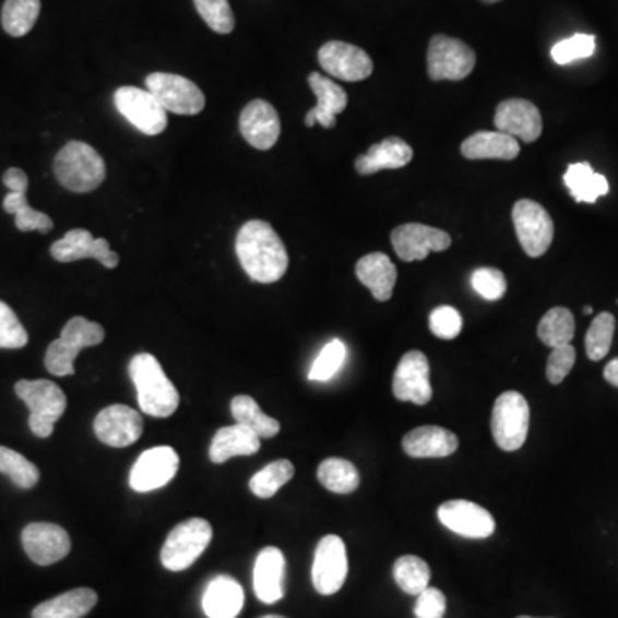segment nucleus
Masks as SVG:
<instances>
[{"instance_id":"f257e3e1","label":"nucleus","mask_w":618,"mask_h":618,"mask_svg":"<svg viewBox=\"0 0 618 618\" xmlns=\"http://www.w3.org/2000/svg\"><path fill=\"white\" fill-rule=\"evenodd\" d=\"M236 254L249 278L260 284L281 281L289 269L287 249L269 222H246L237 233Z\"/></svg>"},{"instance_id":"f03ea898","label":"nucleus","mask_w":618,"mask_h":618,"mask_svg":"<svg viewBox=\"0 0 618 618\" xmlns=\"http://www.w3.org/2000/svg\"><path fill=\"white\" fill-rule=\"evenodd\" d=\"M129 375L138 392L141 411L153 418H169L179 407L177 392L153 354H136L129 363Z\"/></svg>"},{"instance_id":"7ed1b4c3","label":"nucleus","mask_w":618,"mask_h":618,"mask_svg":"<svg viewBox=\"0 0 618 618\" xmlns=\"http://www.w3.org/2000/svg\"><path fill=\"white\" fill-rule=\"evenodd\" d=\"M57 181L73 193H92L105 181L104 158L83 141H69L54 161Z\"/></svg>"},{"instance_id":"20e7f679","label":"nucleus","mask_w":618,"mask_h":618,"mask_svg":"<svg viewBox=\"0 0 618 618\" xmlns=\"http://www.w3.org/2000/svg\"><path fill=\"white\" fill-rule=\"evenodd\" d=\"M105 338L100 323L90 322L85 317H74L66 323L61 337L50 344L45 354V368L56 377L74 375L78 354L86 347L98 346Z\"/></svg>"},{"instance_id":"39448f33","label":"nucleus","mask_w":618,"mask_h":618,"mask_svg":"<svg viewBox=\"0 0 618 618\" xmlns=\"http://www.w3.org/2000/svg\"><path fill=\"white\" fill-rule=\"evenodd\" d=\"M17 397L29 409V430L38 438H49L54 426L68 407V399L61 387L49 380H21L14 387Z\"/></svg>"},{"instance_id":"423d86ee","label":"nucleus","mask_w":618,"mask_h":618,"mask_svg":"<svg viewBox=\"0 0 618 618\" xmlns=\"http://www.w3.org/2000/svg\"><path fill=\"white\" fill-rule=\"evenodd\" d=\"M213 531L205 519H189L170 531L162 546L161 560L165 569L181 572L205 554Z\"/></svg>"},{"instance_id":"0eeeda50","label":"nucleus","mask_w":618,"mask_h":618,"mask_svg":"<svg viewBox=\"0 0 618 618\" xmlns=\"http://www.w3.org/2000/svg\"><path fill=\"white\" fill-rule=\"evenodd\" d=\"M530 404L519 392H506L495 401L491 433L506 452H515L526 443L530 431Z\"/></svg>"},{"instance_id":"6e6552de","label":"nucleus","mask_w":618,"mask_h":618,"mask_svg":"<svg viewBox=\"0 0 618 618\" xmlns=\"http://www.w3.org/2000/svg\"><path fill=\"white\" fill-rule=\"evenodd\" d=\"M114 104L126 121L146 136H157L167 129V110L148 90L122 86L114 95Z\"/></svg>"},{"instance_id":"1a4fd4ad","label":"nucleus","mask_w":618,"mask_h":618,"mask_svg":"<svg viewBox=\"0 0 618 618\" xmlns=\"http://www.w3.org/2000/svg\"><path fill=\"white\" fill-rule=\"evenodd\" d=\"M146 90L167 112L197 116L205 109V95L193 81L179 74L153 73L146 76Z\"/></svg>"},{"instance_id":"9d476101","label":"nucleus","mask_w":618,"mask_h":618,"mask_svg":"<svg viewBox=\"0 0 618 618\" xmlns=\"http://www.w3.org/2000/svg\"><path fill=\"white\" fill-rule=\"evenodd\" d=\"M515 234L527 257L538 258L550 249L554 242V221L539 203L519 200L512 210Z\"/></svg>"},{"instance_id":"9b49d317","label":"nucleus","mask_w":618,"mask_h":618,"mask_svg":"<svg viewBox=\"0 0 618 618\" xmlns=\"http://www.w3.org/2000/svg\"><path fill=\"white\" fill-rule=\"evenodd\" d=\"M476 54L457 38L435 35L428 47V74L433 81H462L473 73Z\"/></svg>"},{"instance_id":"f8f14e48","label":"nucleus","mask_w":618,"mask_h":618,"mask_svg":"<svg viewBox=\"0 0 618 618\" xmlns=\"http://www.w3.org/2000/svg\"><path fill=\"white\" fill-rule=\"evenodd\" d=\"M347 550L346 543L335 534H326L318 543L314 550L311 581L314 590L323 596H330L341 591L347 579Z\"/></svg>"},{"instance_id":"ddd939ff","label":"nucleus","mask_w":618,"mask_h":618,"mask_svg":"<svg viewBox=\"0 0 618 618\" xmlns=\"http://www.w3.org/2000/svg\"><path fill=\"white\" fill-rule=\"evenodd\" d=\"M179 471V455L173 447H155L146 450L134 462L129 474V485L138 494H148L169 485Z\"/></svg>"},{"instance_id":"4468645a","label":"nucleus","mask_w":618,"mask_h":618,"mask_svg":"<svg viewBox=\"0 0 618 618\" xmlns=\"http://www.w3.org/2000/svg\"><path fill=\"white\" fill-rule=\"evenodd\" d=\"M2 182L9 189V193L4 198V210L14 215V224L21 233H29V230H38V233L47 234L54 229L52 218L47 213L38 212L29 206L26 200V191H28V176L25 170L8 169L2 176Z\"/></svg>"},{"instance_id":"2eb2a0df","label":"nucleus","mask_w":618,"mask_h":618,"mask_svg":"<svg viewBox=\"0 0 618 618\" xmlns=\"http://www.w3.org/2000/svg\"><path fill=\"white\" fill-rule=\"evenodd\" d=\"M392 390L397 401L425 406L431 401L430 363L421 350H409L395 368Z\"/></svg>"},{"instance_id":"dca6fc26","label":"nucleus","mask_w":618,"mask_h":618,"mask_svg":"<svg viewBox=\"0 0 618 618\" xmlns=\"http://www.w3.org/2000/svg\"><path fill=\"white\" fill-rule=\"evenodd\" d=\"M438 519L447 530L462 538L486 539L495 533L494 515L470 500H450L438 507Z\"/></svg>"},{"instance_id":"f3484780","label":"nucleus","mask_w":618,"mask_h":618,"mask_svg":"<svg viewBox=\"0 0 618 618\" xmlns=\"http://www.w3.org/2000/svg\"><path fill=\"white\" fill-rule=\"evenodd\" d=\"M452 245V237L445 230L430 225L404 224L392 230V246L402 261H421L430 253H442Z\"/></svg>"},{"instance_id":"a211bd4d","label":"nucleus","mask_w":618,"mask_h":618,"mask_svg":"<svg viewBox=\"0 0 618 618\" xmlns=\"http://www.w3.org/2000/svg\"><path fill=\"white\" fill-rule=\"evenodd\" d=\"M318 62L330 76L349 83L366 80L373 73L371 57L356 45L346 41H329L323 45L318 52Z\"/></svg>"},{"instance_id":"6ab92c4d","label":"nucleus","mask_w":618,"mask_h":618,"mask_svg":"<svg viewBox=\"0 0 618 618\" xmlns=\"http://www.w3.org/2000/svg\"><path fill=\"white\" fill-rule=\"evenodd\" d=\"M21 542L37 566L61 562L71 551V538L64 527L50 522H32L23 530Z\"/></svg>"},{"instance_id":"aec40b11","label":"nucleus","mask_w":618,"mask_h":618,"mask_svg":"<svg viewBox=\"0 0 618 618\" xmlns=\"http://www.w3.org/2000/svg\"><path fill=\"white\" fill-rule=\"evenodd\" d=\"M93 430L105 445L124 449L140 440L143 418L131 407L114 404L98 413Z\"/></svg>"},{"instance_id":"412c9836","label":"nucleus","mask_w":618,"mask_h":618,"mask_svg":"<svg viewBox=\"0 0 618 618\" xmlns=\"http://www.w3.org/2000/svg\"><path fill=\"white\" fill-rule=\"evenodd\" d=\"M50 254L54 260L61 261V263H73L83 258H93V260L100 261L105 269H116L119 265V254L114 253L109 241L104 237L95 239L86 229L69 230L62 239L54 242Z\"/></svg>"},{"instance_id":"4be33fe9","label":"nucleus","mask_w":618,"mask_h":618,"mask_svg":"<svg viewBox=\"0 0 618 618\" xmlns=\"http://www.w3.org/2000/svg\"><path fill=\"white\" fill-rule=\"evenodd\" d=\"M495 128L524 143H533L542 136L543 121L538 107L530 100L509 98L498 105L495 112Z\"/></svg>"},{"instance_id":"5701e85b","label":"nucleus","mask_w":618,"mask_h":618,"mask_svg":"<svg viewBox=\"0 0 618 618\" xmlns=\"http://www.w3.org/2000/svg\"><path fill=\"white\" fill-rule=\"evenodd\" d=\"M239 129L249 145L266 152L275 146L281 136V119L272 104L265 100H253L242 109Z\"/></svg>"},{"instance_id":"b1692460","label":"nucleus","mask_w":618,"mask_h":618,"mask_svg":"<svg viewBox=\"0 0 618 618\" xmlns=\"http://www.w3.org/2000/svg\"><path fill=\"white\" fill-rule=\"evenodd\" d=\"M308 83L317 95L318 102L317 107L306 114V126L313 128L314 124H320L325 129L335 128V122H337L335 117L344 112L347 107L346 90L320 73L309 74Z\"/></svg>"},{"instance_id":"393cba45","label":"nucleus","mask_w":618,"mask_h":618,"mask_svg":"<svg viewBox=\"0 0 618 618\" xmlns=\"http://www.w3.org/2000/svg\"><path fill=\"white\" fill-rule=\"evenodd\" d=\"M285 557L275 546H269L258 554L253 570L254 594L266 605L284 598Z\"/></svg>"},{"instance_id":"a878e982","label":"nucleus","mask_w":618,"mask_h":618,"mask_svg":"<svg viewBox=\"0 0 618 618\" xmlns=\"http://www.w3.org/2000/svg\"><path fill=\"white\" fill-rule=\"evenodd\" d=\"M402 449L409 457H449L459 449V438L442 426H419L402 440Z\"/></svg>"},{"instance_id":"bb28decb","label":"nucleus","mask_w":618,"mask_h":618,"mask_svg":"<svg viewBox=\"0 0 618 618\" xmlns=\"http://www.w3.org/2000/svg\"><path fill=\"white\" fill-rule=\"evenodd\" d=\"M414 152L406 141L401 138L392 136L383 140L378 145L370 146V150L356 158L354 167L356 173L361 176H371V174L380 173V170L402 169L411 164Z\"/></svg>"},{"instance_id":"cd10ccee","label":"nucleus","mask_w":618,"mask_h":618,"mask_svg":"<svg viewBox=\"0 0 618 618\" xmlns=\"http://www.w3.org/2000/svg\"><path fill=\"white\" fill-rule=\"evenodd\" d=\"M245 606V591L236 579L218 575L203 594V611L209 618H236Z\"/></svg>"},{"instance_id":"c85d7f7f","label":"nucleus","mask_w":618,"mask_h":618,"mask_svg":"<svg viewBox=\"0 0 618 618\" xmlns=\"http://www.w3.org/2000/svg\"><path fill=\"white\" fill-rule=\"evenodd\" d=\"M356 277L371 290L377 301L385 302L394 294L397 269L387 254H366L356 265Z\"/></svg>"},{"instance_id":"c756f323","label":"nucleus","mask_w":618,"mask_h":618,"mask_svg":"<svg viewBox=\"0 0 618 618\" xmlns=\"http://www.w3.org/2000/svg\"><path fill=\"white\" fill-rule=\"evenodd\" d=\"M461 152L470 161H514L521 153L515 138L500 131H479L462 143Z\"/></svg>"},{"instance_id":"7c9ffc66","label":"nucleus","mask_w":618,"mask_h":618,"mask_svg":"<svg viewBox=\"0 0 618 618\" xmlns=\"http://www.w3.org/2000/svg\"><path fill=\"white\" fill-rule=\"evenodd\" d=\"M261 449V438L246 426H225L213 437L210 461L224 464L237 455H253Z\"/></svg>"},{"instance_id":"2f4dec72","label":"nucleus","mask_w":618,"mask_h":618,"mask_svg":"<svg viewBox=\"0 0 618 618\" xmlns=\"http://www.w3.org/2000/svg\"><path fill=\"white\" fill-rule=\"evenodd\" d=\"M97 602L98 594L95 591L78 587L40 603L32 615L33 618H83L95 608Z\"/></svg>"},{"instance_id":"473e14b6","label":"nucleus","mask_w":618,"mask_h":618,"mask_svg":"<svg viewBox=\"0 0 618 618\" xmlns=\"http://www.w3.org/2000/svg\"><path fill=\"white\" fill-rule=\"evenodd\" d=\"M563 182L569 188L570 197L578 203H594L610 191L606 177L594 173L593 167L584 162L569 165Z\"/></svg>"},{"instance_id":"72a5a7b5","label":"nucleus","mask_w":618,"mask_h":618,"mask_svg":"<svg viewBox=\"0 0 618 618\" xmlns=\"http://www.w3.org/2000/svg\"><path fill=\"white\" fill-rule=\"evenodd\" d=\"M234 419L237 425L246 426L260 438H273L281 431V423L270 418L249 395H237L230 402Z\"/></svg>"},{"instance_id":"f704fd0d","label":"nucleus","mask_w":618,"mask_h":618,"mask_svg":"<svg viewBox=\"0 0 618 618\" xmlns=\"http://www.w3.org/2000/svg\"><path fill=\"white\" fill-rule=\"evenodd\" d=\"M318 482L332 494L349 495L358 490L359 473L347 459L330 457L318 467Z\"/></svg>"},{"instance_id":"c9c22d12","label":"nucleus","mask_w":618,"mask_h":618,"mask_svg":"<svg viewBox=\"0 0 618 618\" xmlns=\"http://www.w3.org/2000/svg\"><path fill=\"white\" fill-rule=\"evenodd\" d=\"M40 0H5L2 28L14 38L25 37L40 16Z\"/></svg>"},{"instance_id":"e433bc0d","label":"nucleus","mask_w":618,"mask_h":618,"mask_svg":"<svg viewBox=\"0 0 618 618\" xmlns=\"http://www.w3.org/2000/svg\"><path fill=\"white\" fill-rule=\"evenodd\" d=\"M574 314L567 308H551L538 325V337L545 346L562 347L574 338Z\"/></svg>"},{"instance_id":"4c0bfd02","label":"nucleus","mask_w":618,"mask_h":618,"mask_svg":"<svg viewBox=\"0 0 618 618\" xmlns=\"http://www.w3.org/2000/svg\"><path fill=\"white\" fill-rule=\"evenodd\" d=\"M430 567L416 555H404L394 563V579L404 593L418 596L430 586Z\"/></svg>"},{"instance_id":"58836bf2","label":"nucleus","mask_w":618,"mask_h":618,"mask_svg":"<svg viewBox=\"0 0 618 618\" xmlns=\"http://www.w3.org/2000/svg\"><path fill=\"white\" fill-rule=\"evenodd\" d=\"M293 478V462L281 459V461L272 462L269 466L258 471L249 482V490L253 491L258 498H272L281 490L282 486L287 485Z\"/></svg>"},{"instance_id":"ea45409f","label":"nucleus","mask_w":618,"mask_h":618,"mask_svg":"<svg viewBox=\"0 0 618 618\" xmlns=\"http://www.w3.org/2000/svg\"><path fill=\"white\" fill-rule=\"evenodd\" d=\"M0 473L9 476L11 482L23 490H29L40 479L38 467L8 447H0Z\"/></svg>"},{"instance_id":"a19ab883","label":"nucleus","mask_w":618,"mask_h":618,"mask_svg":"<svg viewBox=\"0 0 618 618\" xmlns=\"http://www.w3.org/2000/svg\"><path fill=\"white\" fill-rule=\"evenodd\" d=\"M615 334V317L599 313L591 323L586 334V354L591 361H602L610 353Z\"/></svg>"},{"instance_id":"79ce46f5","label":"nucleus","mask_w":618,"mask_h":618,"mask_svg":"<svg viewBox=\"0 0 618 618\" xmlns=\"http://www.w3.org/2000/svg\"><path fill=\"white\" fill-rule=\"evenodd\" d=\"M347 347L344 342L334 338L323 347L322 353L318 356L317 361L311 366L308 378L313 382H329L330 378H334L341 370L342 365L346 363Z\"/></svg>"},{"instance_id":"37998d69","label":"nucleus","mask_w":618,"mask_h":618,"mask_svg":"<svg viewBox=\"0 0 618 618\" xmlns=\"http://www.w3.org/2000/svg\"><path fill=\"white\" fill-rule=\"evenodd\" d=\"M194 8L213 32L221 35L234 32L236 20L229 0H194Z\"/></svg>"},{"instance_id":"c03bdc74","label":"nucleus","mask_w":618,"mask_h":618,"mask_svg":"<svg viewBox=\"0 0 618 618\" xmlns=\"http://www.w3.org/2000/svg\"><path fill=\"white\" fill-rule=\"evenodd\" d=\"M594 50H596V38L593 35L578 33L574 37L555 44L554 49H551V59L557 64L566 66L579 61V59H587V57L593 56Z\"/></svg>"},{"instance_id":"a18cd8bd","label":"nucleus","mask_w":618,"mask_h":618,"mask_svg":"<svg viewBox=\"0 0 618 618\" xmlns=\"http://www.w3.org/2000/svg\"><path fill=\"white\" fill-rule=\"evenodd\" d=\"M28 332L21 325L13 308L0 301V349H21L28 344Z\"/></svg>"},{"instance_id":"49530a36","label":"nucleus","mask_w":618,"mask_h":618,"mask_svg":"<svg viewBox=\"0 0 618 618\" xmlns=\"http://www.w3.org/2000/svg\"><path fill=\"white\" fill-rule=\"evenodd\" d=\"M471 285L486 301H498L507 293L506 275L491 266L476 270L471 277Z\"/></svg>"},{"instance_id":"de8ad7c7","label":"nucleus","mask_w":618,"mask_h":618,"mask_svg":"<svg viewBox=\"0 0 618 618\" xmlns=\"http://www.w3.org/2000/svg\"><path fill=\"white\" fill-rule=\"evenodd\" d=\"M431 334L443 341H452L457 337L462 330V317L457 309L452 306H440L430 314Z\"/></svg>"},{"instance_id":"09e8293b","label":"nucleus","mask_w":618,"mask_h":618,"mask_svg":"<svg viewBox=\"0 0 618 618\" xmlns=\"http://www.w3.org/2000/svg\"><path fill=\"white\" fill-rule=\"evenodd\" d=\"M575 349L567 344V346L555 347L551 349L550 358L546 363V378L551 385H560L566 380L567 375L574 368Z\"/></svg>"},{"instance_id":"8fccbe9b","label":"nucleus","mask_w":618,"mask_h":618,"mask_svg":"<svg viewBox=\"0 0 618 618\" xmlns=\"http://www.w3.org/2000/svg\"><path fill=\"white\" fill-rule=\"evenodd\" d=\"M447 610V598L437 587H426L418 594V602L414 606L416 618H443Z\"/></svg>"},{"instance_id":"3c124183","label":"nucleus","mask_w":618,"mask_h":618,"mask_svg":"<svg viewBox=\"0 0 618 618\" xmlns=\"http://www.w3.org/2000/svg\"><path fill=\"white\" fill-rule=\"evenodd\" d=\"M603 377H605L606 382L618 389V358L611 359V361L606 365Z\"/></svg>"},{"instance_id":"603ef678","label":"nucleus","mask_w":618,"mask_h":618,"mask_svg":"<svg viewBox=\"0 0 618 618\" xmlns=\"http://www.w3.org/2000/svg\"><path fill=\"white\" fill-rule=\"evenodd\" d=\"M584 313L586 314L593 313V308H591V306H586V308H584Z\"/></svg>"},{"instance_id":"864d4df0","label":"nucleus","mask_w":618,"mask_h":618,"mask_svg":"<svg viewBox=\"0 0 618 618\" xmlns=\"http://www.w3.org/2000/svg\"><path fill=\"white\" fill-rule=\"evenodd\" d=\"M482 2H486V4H495V2H500V0H482Z\"/></svg>"},{"instance_id":"5fc2aeb1","label":"nucleus","mask_w":618,"mask_h":618,"mask_svg":"<svg viewBox=\"0 0 618 618\" xmlns=\"http://www.w3.org/2000/svg\"><path fill=\"white\" fill-rule=\"evenodd\" d=\"M261 618H285V617H281V615H266V617H261Z\"/></svg>"},{"instance_id":"6e6d98bb","label":"nucleus","mask_w":618,"mask_h":618,"mask_svg":"<svg viewBox=\"0 0 618 618\" xmlns=\"http://www.w3.org/2000/svg\"><path fill=\"white\" fill-rule=\"evenodd\" d=\"M518 618H534V617H518Z\"/></svg>"}]
</instances>
